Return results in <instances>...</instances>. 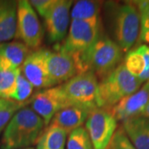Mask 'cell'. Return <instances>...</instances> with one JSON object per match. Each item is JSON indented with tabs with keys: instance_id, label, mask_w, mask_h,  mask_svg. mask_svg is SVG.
<instances>
[{
	"instance_id": "1",
	"label": "cell",
	"mask_w": 149,
	"mask_h": 149,
	"mask_svg": "<svg viewBox=\"0 0 149 149\" xmlns=\"http://www.w3.org/2000/svg\"><path fill=\"white\" fill-rule=\"evenodd\" d=\"M123 53L117 43L102 31L85 52L72 58L77 74L91 71L100 81L122 63Z\"/></svg>"
},
{
	"instance_id": "2",
	"label": "cell",
	"mask_w": 149,
	"mask_h": 149,
	"mask_svg": "<svg viewBox=\"0 0 149 149\" xmlns=\"http://www.w3.org/2000/svg\"><path fill=\"white\" fill-rule=\"evenodd\" d=\"M45 127L43 120L29 107L17 112L6 126L2 149H22L37 143Z\"/></svg>"
},
{
	"instance_id": "3",
	"label": "cell",
	"mask_w": 149,
	"mask_h": 149,
	"mask_svg": "<svg viewBox=\"0 0 149 149\" xmlns=\"http://www.w3.org/2000/svg\"><path fill=\"white\" fill-rule=\"evenodd\" d=\"M143 83L129 73L122 62L111 73L99 81L97 107L111 109L122 99L139 91Z\"/></svg>"
},
{
	"instance_id": "4",
	"label": "cell",
	"mask_w": 149,
	"mask_h": 149,
	"mask_svg": "<svg viewBox=\"0 0 149 149\" xmlns=\"http://www.w3.org/2000/svg\"><path fill=\"white\" fill-rule=\"evenodd\" d=\"M110 23L113 41L123 52H129L137 42L140 32V17L135 2L109 3Z\"/></svg>"
},
{
	"instance_id": "5",
	"label": "cell",
	"mask_w": 149,
	"mask_h": 149,
	"mask_svg": "<svg viewBox=\"0 0 149 149\" xmlns=\"http://www.w3.org/2000/svg\"><path fill=\"white\" fill-rule=\"evenodd\" d=\"M99 80L91 71L76 74L61 84L65 95L70 106H78L93 110L97 108L96 98Z\"/></svg>"
},
{
	"instance_id": "6",
	"label": "cell",
	"mask_w": 149,
	"mask_h": 149,
	"mask_svg": "<svg viewBox=\"0 0 149 149\" xmlns=\"http://www.w3.org/2000/svg\"><path fill=\"white\" fill-rule=\"evenodd\" d=\"M85 124L94 149H107L118 125L110 109L98 107L94 109L90 112Z\"/></svg>"
},
{
	"instance_id": "7",
	"label": "cell",
	"mask_w": 149,
	"mask_h": 149,
	"mask_svg": "<svg viewBox=\"0 0 149 149\" xmlns=\"http://www.w3.org/2000/svg\"><path fill=\"white\" fill-rule=\"evenodd\" d=\"M43 33L42 26L29 1H18L17 37L29 49L37 50L42 45Z\"/></svg>"
},
{
	"instance_id": "8",
	"label": "cell",
	"mask_w": 149,
	"mask_h": 149,
	"mask_svg": "<svg viewBox=\"0 0 149 149\" xmlns=\"http://www.w3.org/2000/svg\"><path fill=\"white\" fill-rule=\"evenodd\" d=\"M102 32V23L99 25L80 20H71L68 35L61 47L74 57L85 52Z\"/></svg>"
},
{
	"instance_id": "9",
	"label": "cell",
	"mask_w": 149,
	"mask_h": 149,
	"mask_svg": "<svg viewBox=\"0 0 149 149\" xmlns=\"http://www.w3.org/2000/svg\"><path fill=\"white\" fill-rule=\"evenodd\" d=\"M31 109L48 126L60 110L70 106L61 85L38 91L29 100Z\"/></svg>"
},
{
	"instance_id": "10",
	"label": "cell",
	"mask_w": 149,
	"mask_h": 149,
	"mask_svg": "<svg viewBox=\"0 0 149 149\" xmlns=\"http://www.w3.org/2000/svg\"><path fill=\"white\" fill-rule=\"evenodd\" d=\"M73 2L55 0V3L44 17L48 42L59 43L65 39L70 19V8Z\"/></svg>"
},
{
	"instance_id": "11",
	"label": "cell",
	"mask_w": 149,
	"mask_h": 149,
	"mask_svg": "<svg viewBox=\"0 0 149 149\" xmlns=\"http://www.w3.org/2000/svg\"><path fill=\"white\" fill-rule=\"evenodd\" d=\"M23 74L34 88L47 89L56 86L48 73L46 65V49H37L28 55L20 67Z\"/></svg>"
},
{
	"instance_id": "12",
	"label": "cell",
	"mask_w": 149,
	"mask_h": 149,
	"mask_svg": "<svg viewBox=\"0 0 149 149\" xmlns=\"http://www.w3.org/2000/svg\"><path fill=\"white\" fill-rule=\"evenodd\" d=\"M46 65L51 78L56 85L65 83L77 74L74 60L61 46L54 51L46 49Z\"/></svg>"
},
{
	"instance_id": "13",
	"label": "cell",
	"mask_w": 149,
	"mask_h": 149,
	"mask_svg": "<svg viewBox=\"0 0 149 149\" xmlns=\"http://www.w3.org/2000/svg\"><path fill=\"white\" fill-rule=\"evenodd\" d=\"M148 101L149 80H148L139 91L122 99L109 109L117 121L124 122L139 117Z\"/></svg>"
},
{
	"instance_id": "14",
	"label": "cell",
	"mask_w": 149,
	"mask_h": 149,
	"mask_svg": "<svg viewBox=\"0 0 149 149\" xmlns=\"http://www.w3.org/2000/svg\"><path fill=\"white\" fill-rule=\"evenodd\" d=\"M123 64L128 72L137 77L142 83L149 80V46L142 44L130 50L126 55Z\"/></svg>"
},
{
	"instance_id": "15",
	"label": "cell",
	"mask_w": 149,
	"mask_h": 149,
	"mask_svg": "<svg viewBox=\"0 0 149 149\" xmlns=\"http://www.w3.org/2000/svg\"><path fill=\"white\" fill-rule=\"evenodd\" d=\"M91 111L88 109L81 107H67L56 113L49 125L62 128L69 134L71 131L82 127Z\"/></svg>"
},
{
	"instance_id": "16",
	"label": "cell",
	"mask_w": 149,
	"mask_h": 149,
	"mask_svg": "<svg viewBox=\"0 0 149 149\" xmlns=\"http://www.w3.org/2000/svg\"><path fill=\"white\" fill-rule=\"evenodd\" d=\"M17 3L18 1L0 0V44L16 37Z\"/></svg>"
},
{
	"instance_id": "17",
	"label": "cell",
	"mask_w": 149,
	"mask_h": 149,
	"mask_svg": "<svg viewBox=\"0 0 149 149\" xmlns=\"http://www.w3.org/2000/svg\"><path fill=\"white\" fill-rule=\"evenodd\" d=\"M30 53V49L23 42H8L1 43L0 67L5 69H18Z\"/></svg>"
},
{
	"instance_id": "18",
	"label": "cell",
	"mask_w": 149,
	"mask_h": 149,
	"mask_svg": "<svg viewBox=\"0 0 149 149\" xmlns=\"http://www.w3.org/2000/svg\"><path fill=\"white\" fill-rule=\"evenodd\" d=\"M128 138L136 149H149V119L136 117L122 123Z\"/></svg>"
},
{
	"instance_id": "19",
	"label": "cell",
	"mask_w": 149,
	"mask_h": 149,
	"mask_svg": "<svg viewBox=\"0 0 149 149\" xmlns=\"http://www.w3.org/2000/svg\"><path fill=\"white\" fill-rule=\"evenodd\" d=\"M102 3L99 1L80 0L76 1L70 9L71 20H80L92 24H101Z\"/></svg>"
},
{
	"instance_id": "20",
	"label": "cell",
	"mask_w": 149,
	"mask_h": 149,
	"mask_svg": "<svg viewBox=\"0 0 149 149\" xmlns=\"http://www.w3.org/2000/svg\"><path fill=\"white\" fill-rule=\"evenodd\" d=\"M67 136L64 129L48 125L37 139V149H65Z\"/></svg>"
},
{
	"instance_id": "21",
	"label": "cell",
	"mask_w": 149,
	"mask_h": 149,
	"mask_svg": "<svg viewBox=\"0 0 149 149\" xmlns=\"http://www.w3.org/2000/svg\"><path fill=\"white\" fill-rule=\"evenodd\" d=\"M20 70V68L5 69L0 67V99L10 100L15 88L17 76Z\"/></svg>"
},
{
	"instance_id": "22",
	"label": "cell",
	"mask_w": 149,
	"mask_h": 149,
	"mask_svg": "<svg viewBox=\"0 0 149 149\" xmlns=\"http://www.w3.org/2000/svg\"><path fill=\"white\" fill-rule=\"evenodd\" d=\"M66 149H94L89 133L85 127H80L68 134Z\"/></svg>"
},
{
	"instance_id": "23",
	"label": "cell",
	"mask_w": 149,
	"mask_h": 149,
	"mask_svg": "<svg viewBox=\"0 0 149 149\" xmlns=\"http://www.w3.org/2000/svg\"><path fill=\"white\" fill-rule=\"evenodd\" d=\"M27 104H29V100L25 103H19L12 100L0 99V133L17 112Z\"/></svg>"
},
{
	"instance_id": "24",
	"label": "cell",
	"mask_w": 149,
	"mask_h": 149,
	"mask_svg": "<svg viewBox=\"0 0 149 149\" xmlns=\"http://www.w3.org/2000/svg\"><path fill=\"white\" fill-rule=\"evenodd\" d=\"M21 70V69H20ZM34 87L22 74L21 70L17 76L16 85L14 91L10 97V100L19 103H25L32 96Z\"/></svg>"
},
{
	"instance_id": "25",
	"label": "cell",
	"mask_w": 149,
	"mask_h": 149,
	"mask_svg": "<svg viewBox=\"0 0 149 149\" xmlns=\"http://www.w3.org/2000/svg\"><path fill=\"white\" fill-rule=\"evenodd\" d=\"M140 17L139 37H144L149 42V1L135 2Z\"/></svg>"
},
{
	"instance_id": "26",
	"label": "cell",
	"mask_w": 149,
	"mask_h": 149,
	"mask_svg": "<svg viewBox=\"0 0 149 149\" xmlns=\"http://www.w3.org/2000/svg\"><path fill=\"white\" fill-rule=\"evenodd\" d=\"M107 149H136L128 138L122 126L116 129Z\"/></svg>"
},
{
	"instance_id": "27",
	"label": "cell",
	"mask_w": 149,
	"mask_h": 149,
	"mask_svg": "<svg viewBox=\"0 0 149 149\" xmlns=\"http://www.w3.org/2000/svg\"><path fill=\"white\" fill-rule=\"evenodd\" d=\"M33 9L42 17H44L55 3V0H31L29 1Z\"/></svg>"
},
{
	"instance_id": "28",
	"label": "cell",
	"mask_w": 149,
	"mask_h": 149,
	"mask_svg": "<svg viewBox=\"0 0 149 149\" xmlns=\"http://www.w3.org/2000/svg\"><path fill=\"white\" fill-rule=\"evenodd\" d=\"M139 117H143L149 119V101L148 103L147 104V105L145 106V108L143 109V110L142 111V113H141V114H140Z\"/></svg>"
},
{
	"instance_id": "29",
	"label": "cell",
	"mask_w": 149,
	"mask_h": 149,
	"mask_svg": "<svg viewBox=\"0 0 149 149\" xmlns=\"http://www.w3.org/2000/svg\"><path fill=\"white\" fill-rule=\"evenodd\" d=\"M22 149H34V148H32V147H30V148H22Z\"/></svg>"
}]
</instances>
